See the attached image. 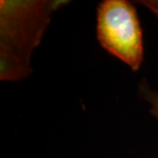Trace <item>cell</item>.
I'll use <instances>...</instances> for the list:
<instances>
[{
  "instance_id": "6da1fadb",
  "label": "cell",
  "mask_w": 158,
  "mask_h": 158,
  "mask_svg": "<svg viewBox=\"0 0 158 158\" xmlns=\"http://www.w3.org/2000/svg\"><path fill=\"white\" fill-rule=\"evenodd\" d=\"M69 1H0V79L19 81L32 72L31 57L53 13Z\"/></svg>"
},
{
  "instance_id": "7a4b0ae2",
  "label": "cell",
  "mask_w": 158,
  "mask_h": 158,
  "mask_svg": "<svg viewBox=\"0 0 158 158\" xmlns=\"http://www.w3.org/2000/svg\"><path fill=\"white\" fill-rule=\"evenodd\" d=\"M97 35L111 55L137 71L144 55L143 37L137 11L127 0H105L98 6Z\"/></svg>"
},
{
  "instance_id": "3957f363",
  "label": "cell",
  "mask_w": 158,
  "mask_h": 158,
  "mask_svg": "<svg viewBox=\"0 0 158 158\" xmlns=\"http://www.w3.org/2000/svg\"><path fill=\"white\" fill-rule=\"evenodd\" d=\"M141 95L150 106V113L154 117L158 118V91L150 90L145 83H142L140 87Z\"/></svg>"
},
{
  "instance_id": "277c9868",
  "label": "cell",
  "mask_w": 158,
  "mask_h": 158,
  "mask_svg": "<svg viewBox=\"0 0 158 158\" xmlns=\"http://www.w3.org/2000/svg\"><path fill=\"white\" fill-rule=\"evenodd\" d=\"M136 3L147 7L148 10H150L158 17V0H141L137 1Z\"/></svg>"
}]
</instances>
